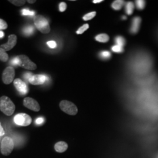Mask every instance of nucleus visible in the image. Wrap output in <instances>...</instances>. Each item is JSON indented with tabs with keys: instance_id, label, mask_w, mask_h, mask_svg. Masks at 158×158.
I'll return each instance as SVG.
<instances>
[{
	"instance_id": "obj_1",
	"label": "nucleus",
	"mask_w": 158,
	"mask_h": 158,
	"mask_svg": "<svg viewBox=\"0 0 158 158\" xmlns=\"http://www.w3.org/2000/svg\"><path fill=\"white\" fill-rule=\"evenodd\" d=\"M15 110V106L7 96L0 97V110L7 116L12 115Z\"/></svg>"
},
{
	"instance_id": "obj_2",
	"label": "nucleus",
	"mask_w": 158,
	"mask_h": 158,
	"mask_svg": "<svg viewBox=\"0 0 158 158\" xmlns=\"http://www.w3.org/2000/svg\"><path fill=\"white\" fill-rule=\"evenodd\" d=\"M34 23L36 28L42 34H48L51 31L49 22L45 17L43 15H36L34 17Z\"/></svg>"
},
{
	"instance_id": "obj_3",
	"label": "nucleus",
	"mask_w": 158,
	"mask_h": 158,
	"mask_svg": "<svg viewBox=\"0 0 158 158\" xmlns=\"http://www.w3.org/2000/svg\"><path fill=\"white\" fill-rule=\"evenodd\" d=\"M14 148V143L11 138L6 136L2 139L1 144V152L2 155L8 156L11 154Z\"/></svg>"
},
{
	"instance_id": "obj_4",
	"label": "nucleus",
	"mask_w": 158,
	"mask_h": 158,
	"mask_svg": "<svg viewBox=\"0 0 158 158\" xmlns=\"http://www.w3.org/2000/svg\"><path fill=\"white\" fill-rule=\"evenodd\" d=\"M59 106L63 112L69 115H74L78 112L77 108L76 105L74 104L73 102L67 100H63L60 102Z\"/></svg>"
},
{
	"instance_id": "obj_5",
	"label": "nucleus",
	"mask_w": 158,
	"mask_h": 158,
	"mask_svg": "<svg viewBox=\"0 0 158 158\" xmlns=\"http://www.w3.org/2000/svg\"><path fill=\"white\" fill-rule=\"evenodd\" d=\"M14 123L19 126L27 127L29 126L32 123V118L25 113H20L17 114L14 118Z\"/></svg>"
},
{
	"instance_id": "obj_6",
	"label": "nucleus",
	"mask_w": 158,
	"mask_h": 158,
	"mask_svg": "<svg viewBox=\"0 0 158 158\" xmlns=\"http://www.w3.org/2000/svg\"><path fill=\"white\" fill-rule=\"evenodd\" d=\"M18 59H19V66L20 67L28 69V70H35L37 68V66L36 65L35 63H34L33 62H32L28 57L26 55H19L17 56Z\"/></svg>"
},
{
	"instance_id": "obj_7",
	"label": "nucleus",
	"mask_w": 158,
	"mask_h": 158,
	"mask_svg": "<svg viewBox=\"0 0 158 158\" xmlns=\"http://www.w3.org/2000/svg\"><path fill=\"white\" fill-rule=\"evenodd\" d=\"M15 77V70L12 66H9L5 69L2 73V81L6 85L11 84L14 81Z\"/></svg>"
},
{
	"instance_id": "obj_8",
	"label": "nucleus",
	"mask_w": 158,
	"mask_h": 158,
	"mask_svg": "<svg viewBox=\"0 0 158 158\" xmlns=\"http://www.w3.org/2000/svg\"><path fill=\"white\" fill-rule=\"evenodd\" d=\"M23 104L25 107L35 112L39 111L40 109L39 103L35 99L31 97L25 98L23 100Z\"/></svg>"
},
{
	"instance_id": "obj_9",
	"label": "nucleus",
	"mask_w": 158,
	"mask_h": 158,
	"mask_svg": "<svg viewBox=\"0 0 158 158\" xmlns=\"http://www.w3.org/2000/svg\"><path fill=\"white\" fill-rule=\"evenodd\" d=\"M48 77L44 74L33 75L29 80V82L32 85H42L48 81Z\"/></svg>"
},
{
	"instance_id": "obj_10",
	"label": "nucleus",
	"mask_w": 158,
	"mask_h": 158,
	"mask_svg": "<svg viewBox=\"0 0 158 158\" xmlns=\"http://www.w3.org/2000/svg\"><path fill=\"white\" fill-rule=\"evenodd\" d=\"M14 85L15 88L17 89L18 92L22 94L25 95L28 93V89L27 84L23 82L22 80L20 79H16L14 81Z\"/></svg>"
},
{
	"instance_id": "obj_11",
	"label": "nucleus",
	"mask_w": 158,
	"mask_h": 158,
	"mask_svg": "<svg viewBox=\"0 0 158 158\" xmlns=\"http://www.w3.org/2000/svg\"><path fill=\"white\" fill-rule=\"evenodd\" d=\"M17 42V36L15 35H10L8 36V42L5 44H2L1 46V48L4 49L6 51L11 50L16 45Z\"/></svg>"
},
{
	"instance_id": "obj_12",
	"label": "nucleus",
	"mask_w": 158,
	"mask_h": 158,
	"mask_svg": "<svg viewBox=\"0 0 158 158\" xmlns=\"http://www.w3.org/2000/svg\"><path fill=\"white\" fill-rule=\"evenodd\" d=\"M141 23V18L139 17L133 18L131 22V25L130 28V32L131 34L135 35L137 34L140 28Z\"/></svg>"
},
{
	"instance_id": "obj_13",
	"label": "nucleus",
	"mask_w": 158,
	"mask_h": 158,
	"mask_svg": "<svg viewBox=\"0 0 158 158\" xmlns=\"http://www.w3.org/2000/svg\"><path fill=\"white\" fill-rule=\"evenodd\" d=\"M68 145L65 142H59L55 145V149L57 152H64L68 149Z\"/></svg>"
},
{
	"instance_id": "obj_14",
	"label": "nucleus",
	"mask_w": 158,
	"mask_h": 158,
	"mask_svg": "<svg viewBox=\"0 0 158 158\" xmlns=\"http://www.w3.org/2000/svg\"><path fill=\"white\" fill-rule=\"evenodd\" d=\"M98 57L102 60H108L111 58V53L108 51L102 50L100 51L98 54Z\"/></svg>"
},
{
	"instance_id": "obj_15",
	"label": "nucleus",
	"mask_w": 158,
	"mask_h": 158,
	"mask_svg": "<svg viewBox=\"0 0 158 158\" xmlns=\"http://www.w3.org/2000/svg\"><path fill=\"white\" fill-rule=\"evenodd\" d=\"M95 40L97 42L102 43H106L110 40L109 36L106 34H98L95 36Z\"/></svg>"
},
{
	"instance_id": "obj_16",
	"label": "nucleus",
	"mask_w": 158,
	"mask_h": 158,
	"mask_svg": "<svg viewBox=\"0 0 158 158\" xmlns=\"http://www.w3.org/2000/svg\"><path fill=\"white\" fill-rule=\"evenodd\" d=\"M124 1H122V0L114 1L111 4V7L113 10L115 11H118L122 8L124 4Z\"/></svg>"
},
{
	"instance_id": "obj_17",
	"label": "nucleus",
	"mask_w": 158,
	"mask_h": 158,
	"mask_svg": "<svg viewBox=\"0 0 158 158\" xmlns=\"http://www.w3.org/2000/svg\"><path fill=\"white\" fill-rule=\"evenodd\" d=\"M134 10V3L132 2H128L126 3L125 6V13L128 15H131L133 14Z\"/></svg>"
},
{
	"instance_id": "obj_18",
	"label": "nucleus",
	"mask_w": 158,
	"mask_h": 158,
	"mask_svg": "<svg viewBox=\"0 0 158 158\" xmlns=\"http://www.w3.org/2000/svg\"><path fill=\"white\" fill-rule=\"evenodd\" d=\"M114 42L117 45L124 47L126 44V40L122 36H117L114 39Z\"/></svg>"
},
{
	"instance_id": "obj_19",
	"label": "nucleus",
	"mask_w": 158,
	"mask_h": 158,
	"mask_svg": "<svg viewBox=\"0 0 158 158\" xmlns=\"http://www.w3.org/2000/svg\"><path fill=\"white\" fill-rule=\"evenodd\" d=\"M8 60V55L6 53V51L4 49L0 48V60L4 62H6Z\"/></svg>"
},
{
	"instance_id": "obj_20",
	"label": "nucleus",
	"mask_w": 158,
	"mask_h": 158,
	"mask_svg": "<svg viewBox=\"0 0 158 158\" xmlns=\"http://www.w3.org/2000/svg\"><path fill=\"white\" fill-rule=\"evenodd\" d=\"M96 15V12L93 11L89 12L87 14H86L83 17V19L85 21H89L91 19H93V18H94Z\"/></svg>"
},
{
	"instance_id": "obj_21",
	"label": "nucleus",
	"mask_w": 158,
	"mask_h": 158,
	"mask_svg": "<svg viewBox=\"0 0 158 158\" xmlns=\"http://www.w3.org/2000/svg\"><path fill=\"white\" fill-rule=\"evenodd\" d=\"M111 51H113V52L117 53H122L124 51V49L123 47L117 45L112 46L111 48Z\"/></svg>"
},
{
	"instance_id": "obj_22",
	"label": "nucleus",
	"mask_w": 158,
	"mask_h": 158,
	"mask_svg": "<svg viewBox=\"0 0 158 158\" xmlns=\"http://www.w3.org/2000/svg\"><path fill=\"white\" fill-rule=\"evenodd\" d=\"M34 31V28L33 27L31 26V25H29L27 26L26 27H25L23 30V33L25 34V35H27V36H30L32 34H33Z\"/></svg>"
},
{
	"instance_id": "obj_23",
	"label": "nucleus",
	"mask_w": 158,
	"mask_h": 158,
	"mask_svg": "<svg viewBox=\"0 0 158 158\" xmlns=\"http://www.w3.org/2000/svg\"><path fill=\"white\" fill-rule=\"evenodd\" d=\"M136 6V8L139 10H142L144 9L145 6V1L143 0H138L135 1Z\"/></svg>"
},
{
	"instance_id": "obj_24",
	"label": "nucleus",
	"mask_w": 158,
	"mask_h": 158,
	"mask_svg": "<svg viewBox=\"0 0 158 158\" xmlns=\"http://www.w3.org/2000/svg\"><path fill=\"white\" fill-rule=\"evenodd\" d=\"M10 2L12 3V4H14V6H23L25 2L26 1L25 0H19V1H15V0H10L9 1Z\"/></svg>"
},
{
	"instance_id": "obj_25",
	"label": "nucleus",
	"mask_w": 158,
	"mask_h": 158,
	"mask_svg": "<svg viewBox=\"0 0 158 158\" xmlns=\"http://www.w3.org/2000/svg\"><path fill=\"white\" fill-rule=\"evenodd\" d=\"M89 28V24L86 23V24H84L83 26H81V27H80L77 31H76V34L80 35V34H83L85 31L88 29Z\"/></svg>"
},
{
	"instance_id": "obj_26",
	"label": "nucleus",
	"mask_w": 158,
	"mask_h": 158,
	"mask_svg": "<svg viewBox=\"0 0 158 158\" xmlns=\"http://www.w3.org/2000/svg\"><path fill=\"white\" fill-rule=\"evenodd\" d=\"M22 14L23 15L25 16H34L35 15V12L30 11L28 9H23L22 10Z\"/></svg>"
},
{
	"instance_id": "obj_27",
	"label": "nucleus",
	"mask_w": 158,
	"mask_h": 158,
	"mask_svg": "<svg viewBox=\"0 0 158 158\" xmlns=\"http://www.w3.org/2000/svg\"><path fill=\"white\" fill-rule=\"evenodd\" d=\"M8 28L7 23L2 19H0V30H4Z\"/></svg>"
},
{
	"instance_id": "obj_28",
	"label": "nucleus",
	"mask_w": 158,
	"mask_h": 158,
	"mask_svg": "<svg viewBox=\"0 0 158 158\" xmlns=\"http://www.w3.org/2000/svg\"><path fill=\"white\" fill-rule=\"evenodd\" d=\"M48 46L51 49H55L57 48L56 42L55 40H49L47 42Z\"/></svg>"
},
{
	"instance_id": "obj_29",
	"label": "nucleus",
	"mask_w": 158,
	"mask_h": 158,
	"mask_svg": "<svg viewBox=\"0 0 158 158\" xmlns=\"http://www.w3.org/2000/svg\"><path fill=\"white\" fill-rule=\"evenodd\" d=\"M67 8V4L64 2H62L59 4V11L60 12H64Z\"/></svg>"
},
{
	"instance_id": "obj_30",
	"label": "nucleus",
	"mask_w": 158,
	"mask_h": 158,
	"mask_svg": "<svg viewBox=\"0 0 158 158\" xmlns=\"http://www.w3.org/2000/svg\"><path fill=\"white\" fill-rule=\"evenodd\" d=\"M44 122V118L43 117H40V118H38L36 119V124L38 125L42 124Z\"/></svg>"
},
{
	"instance_id": "obj_31",
	"label": "nucleus",
	"mask_w": 158,
	"mask_h": 158,
	"mask_svg": "<svg viewBox=\"0 0 158 158\" xmlns=\"http://www.w3.org/2000/svg\"><path fill=\"white\" fill-rule=\"evenodd\" d=\"M19 59H18L17 57L14 58V59L12 60L11 63L13 65H14V66H18V65L19 66Z\"/></svg>"
},
{
	"instance_id": "obj_32",
	"label": "nucleus",
	"mask_w": 158,
	"mask_h": 158,
	"mask_svg": "<svg viewBox=\"0 0 158 158\" xmlns=\"http://www.w3.org/2000/svg\"><path fill=\"white\" fill-rule=\"evenodd\" d=\"M32 76H33V75H32V74L31 73L27 72V73H26L23 75V77H24V78L26 79L27 80L29 81V80L30 79V78H31Z\"/></svg>"
},
{
	"instance_id": "obj_33",
	"label": "nucleus",
	"mask_w": 158,
	"mask_h": 158,
	"mask_svg": "<svg viewBox=\"0 0 158 158\" xmlns=\"http://www.w3.org/2000/svg\"><path fill=\"white\" fill-rule=\"evenodd\" d=\"M4 134H5V131L1 126V123H0V136H3Z\"/></svg>"
},
{
	"instance_id": "obj_34",
	"label": "nucleus",
	"mask_w": 158,
	"mask_h": 158,
	"mask_svg": "<svg viewBox=\"0 0 158 158\" xmlns=\"http://www.w3.org/2000/svg\"><path fill=\"white\" fill-rule=\"evenodd\" d=\"M102 1H103L102 0H94V1H93V2L94 4H98V3L102 2Z\"/></svg>"
},
{
	"instance_id": "obj_35",
	"label": "nucleus",
	"mask_w": 158,
	"mask_h": 158,
	"mask_svg": "<svg viewBox=\"0 0 158 158\" xmlns=\"http://www.w3.org/2000/svg\"><path fill=\"white\" fill-rule=\"evenodd\" d=\"M4 36V33L2 31H0V38H2Z\"/></svg>"
},
{
	"instance_id": "obj_36",
	"label": "nucleus",
	"mask_w": 158,
	"mask_h": 158,
	"mask_svg": "<svg viewBox=\"0 0 158 158\" xmlns=\"http://www.w3.org/2000/svg\"><path fill=\"white\" fill-rule=\"evenodd\" d=\"M28 1V2L29 3V4H34L35 2H36V1L35 0H34V1H31V0H28V1Z\"/></svg>"
},
{
	"instance_id": "obj_37",
	"label": "nucleus",
	"mask_w": 158,
	"mask_h": 158,
	"mask_svg": "<svg viewBox=\"0 0 158 158\" xmlns=\"http://www.w3.org/2000/svg\"><path fill=\"white\" fill-rule=\"evenodd\" d=\"M121 19H122L123 20H126V19H127V17H125V16H123L122 18H121Z\"/></svg>"
}]
</instances>
